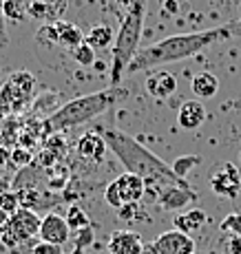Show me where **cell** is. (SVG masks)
Returning a JSON list of instances; mask_svg holds the SVG:
<instances>
[{
  "label": "cell",
  "mask_w": 241,
  "mask_h": 254,
  "mask_svg": "<svg viewBox=\"0 0 241 254\" xmlns=\"http://www.w3.org/2000/svg\"><path fill=\"white\" fill-rule=\"evenodd\" d=\"M100 133H102V137L106 139L109 150L126 168V173H133L144 179V184H146L144 197H149L151 201L157 203L161 190L168 188V186L186 184V179L177 177L168 164H164L155 153H151L146 146H142L140 141L133 139L131 135H126L124 130L100 128Z\"/></svg>",
  "instance_id": "6da1fadb"
},
{
  "label": "cell",
  "mask_w": 241,
  "mask_h": 254,
  "mask_svg": "<svg viewBox=\"0 0 241 254\" xmlns=\"http://www.w3.org/2000/svg\"><path fill=\"white\" fill-rule=\"evenodd\" d=\"M230 38L228 27H215L208 31H195V33H179V36H168L164 40L155 42L151 47H142L137 56L133 58L129 64V73L135 71H151L155 66L170 64V62H179L186 58H193L201 53L204 49L213 47L215 42Z\"/></svg>",
  "instance_id": "7a4b0ae2"
},
{
  "label": "cell",
  "mask_w": 241,
  "mask_h": 254,
  "mask_svg": "<svg viewBox=\"0 0 241 254\" xmlns=\"http://www.w3.org/2000/svg\"><path fill=\"white\" fill-rule=\"evenodd\" d=\"M126 95H129V91L124 86H109L104 91H95V93H86V95H80V97H73L67 104H62L56 113H51L47 117V122L42 124V133L49 137L53 133H60V130L91 122L93 117L106 113L111 106H115Z\"/></svg>",
  "instance_id": "3957f363"
},
{
  "label": "cell",
  "mask_w": 241,
  "mask_h": 254,
  "mask_svg": "<svg viewBox=\"0 0 241 254\" xmlns=\"http://www.w3.org/2000/svg\"><path fill=\"white\" fill-rule=\"evenodd\" d=\"M149 0H133L129 4L124 20L117 29L115 42H113V64H111V86H120L122 75L126 73L133 58L140 51V38L144 29V16Z\"/></svg>",
  "instance_id": "277c9868"
},
{
  "label": "cell",
  "mask_w": 241,
  "mask_h": 254,
  "mask_svg": "<svg viewBox=\"0 0 241 254\" xmlns=\"http://www.w3.org/2000/svg\"><path fill=\"white\" fill-rule=\"evenodd\" d=\"M36 91V77L27 71H16L9 75V80L0 89V97L11 106V111H20L24 104L33 97Z\"/></svg>",
  "instance_id": "5b68a950"
},
{
  "label": "cell",
  "mask_w": 241,
  "mask_h": 254,
  "mask_svg": "<svg viewBox=\"0 0 241 254\" xmlns=\"http://www.w3.org/2000/svg\"><path fill=\"white\" fill-rule=\"evenodd\" d=\"M149 254H195V241L190 234L179 230H166L153 241Z\"/></svg>",
  "instance_id": "8992f818"
},
{
  "label": "cell",
  "mask_w": 241,
  "mask_h": 254,
  "mask_svg": "<svg viewBox=\"0 0 241 254\" xmlns=\"http://www.w3.org/2000/svg\"><path fill=\"white\" fill-rule=\"evenodd\" d=\"M40 36H47L49 40L53 42V45L67 49L69 53L84 42V36L80 33V29H78L76 24L65 22V20H58V22H53V24H47V27H42Z\"/></svg>",
  "instance_id": "52a82bcc"
},
{
  "label": "cell",
  "mask_w": 241,
  "mask_h": 254,
  "mask_svg": "<svg viewBox=\"0 0 241 254\" xmlns=\"http://www.w3.org/2000/svg\"><path fill=\"white\" fill-rule=\"evenodd\" d=\"M40 223H42V219L36 214V210L20 208L18 212H13L9 217L7 228L16 234L18 241L24 243V241H31L36 234H40Z\"/></svg>",
  "instance_id": "ba28073f"
},
{
  "label": "cell",
  "mask_w": 241,
  "mask_h": 254,
  "mask_svg": "<svg viewBox=\"0 0 241 254\" xmlns=\"http://www.w3.org/2000/svg\"><path fill=\"white\" fill-rule=\"evenodd\" d=\"M195 201H197V192L188 184H173L161 190L157 206L164 210H184L186 206H190Z\"/></svg>",
  "instance_id": "9c48e42d"
},
{
  "label": "cell",
  "mask_w": 241,
  "mask_h": 254,
  "mask_svg": "<svg viewBox=\"0 0 241 254\" xmlns=\"http://www.w3.org/2000/svg\"><path fill=\"white\" fill-rule=\"evenodd\" d=\"M106 150H109V146H106V139L102 137L100 130H88V133H84L76 146L78 157L84 159V162H91V164L104 162Z\"/></svg>",
  "instance_id": "30bf717a"
},
{
  "label": "cell",
  "mask_w": 241,
  "mask_h": 254,
  "mask_svg": "<svg viewBox=\"0 0 241 254\" xmlns=\"http://www.w3.org/2000/svg\"><path fill=\"white\" fill-rule=\"evenodd\" d=\"M210 186H213L215 194H219V197L235 199L241 190V175L233 164H224V170H217L210 177Z\"/></svg>",
  "instance_id": "8fae6325"
},
{
  "label": "cell",
  "mask_w": 241,
  "mask_h": 254,
  "mask_svg": "<svg viewBox=\"0 0 241 254\" xmlns=\"http://www.w3.org/2000/svg\"><path fill=\"white\" fill-rule=\"evenodd\" d=\"M69 234H71V228H69L67 219H62L60 214L49 212L47 217L42 219L40 223V241L47 243H56V246H65L69 241Z\"/></svg>",
  "instance_id": "7c38bea8"
},
{
  "label": "cell",
  "mask_w": 241,
  "mask_h": 254,
  "mask_svg": "<svg viewBox=\"0 0 241 254\" xmlns=\"http://www.w3.org/2000/svg\"><path fill=\"white\" fill-rule=\"evenodd\" d=\"M144 86H146V93H149L153 100H168V97L177 91V77L168 71L157 69V71L149 73Z\"/></svg>",
  "instance_id": "4fadbf2b"
},
{
  "label": "cell",
  "mask_w": 241,
  "mask_h": 254,
  "mask_svg": "<svg viewBox=\"0 0 241 254\" xmlns=\"http://www.w3.org/2000/svg\"><path fill=\"white\" fill-rule=\"evenodd\" d=\"M111 254H144L142 237L133 230H115L109 239Z\"/></svg>",
  "instance_id": "5bb4252c"
},
{
  "label": "cell",
  "mask_w": 241,
  "mask_h": 254,
  "mask_svg": "<svg viewBox=\"0 0 241 254\" xmlns=\"http://www.w3.org/2000/svg\"><path fill=\"white\" fill-rule=\"evenodd\" d=\"M113 182H115L117 190H120V197L124 203H137L146 192L144 179L133 175V173H122L120 177H115Z\"/></svg>",
  "instance_id": "9a60e30c"
},
{
  "label": "cell",
  "mask_w": 241,
  "mask_h": 254,
  "mask_svg": "<svg viewBox=\"0 0 241 254\" xmlns=\"http://www.w3.org/2000/svg\"><path fill=\"white\" fill-rule=\"evenodd\" d=\"M204 120H206V109L197 100L184 102V104L179 106V111H177V124L186 130L199 128V126L204 124Z\"/></svg>",
  "instance_id": "2e32d148"
},
{
  "label": "cell",
  "mask_w": 241,
  "mask_h": 254,
  "mask_svg": "<svg viewBox=\"0 0 241 254\" xmlns=\"http://www.w3.org/2000/svg\"><path fill=\"white\" fill-rule=\"evenodd\" d=\"M173 226H175V230L186 232V234H190V237H193V234H197V232L204 230L206 212H204V210H199V208H188V210H184V212L175 214Z\"/></svg>",
  "instance_id": "e0dca14e"
},
{
  "label": "cell",
  "mask_w": 241,
  "mask_h": 254,
  "mask_svg": "<svg viewBox=\"0 0 241 254\" xmlns=\"http://www.w3.org/2000/svg\"><path fill=\"white\" fill-rule=\"evenodd\" d=\"M190 91H193V95L199 97V100L215 97V95H217V91H219L217 75H213V73H208V71L197 73V75L193 77V82H190Z\"/></svg>",
  "instance_id": "ac0fdd59"
},
{
  "label": "cell",
  "mask_w": 241,
  "mask_h": 254,
  "mask_svg": "<svg viewBox=\"0 0 241 254\" xmlns=\"http://www.w3.org/2000/svg\"><path fill=\"white\" fill-rule=\"evenodd\" d=\"M84 42L91 45L93 49H113L115 33H113V29L109 24H95V27H91V31L86 33Z\"/></svg>",
  "instance_id": "d6986e66"
},
{
  "label": "cell",
  "mask_w": 241,
  "mask_h": 254,
  "mask_svg": "<svg viewBox=\"0 0 241 254\" xmlns=\"http://www.w3.org/2000/svg\"><path fill=\"white\" fill-rule=\"evenodd\" d=\"M29 16V0H4V18L20 22Z\"/></svg>",
  "instance_id": "ffe728a7"
},
{
  "label": "cell",
  "mask_w": 241,
  "mask_h": 254,
  "mask_svg": "<svg viewBox=\"0 0 241 254\" xmlns=\"http://www.w3.org/2000/svg\"><path fill=\"white\" fill-rule=\"evenodd\" d=\"M16 192H18V201H20V208L36 210L38 206H40V201H42L40 190L33 188V186H20Z\"/></svg>",
  "instance_id": "44dd1931"
},
{
  "label": "cell",
  "mask_w": 241,
  "mask_h": 254,
  "mask_svg": "<svg viewBox=\"0 0 241 254\" xmlns=\"http://www.w3.org/2000/svg\"><path fill=\"white\" fill-rule=\"evenodd\" d=\"M199 164H201L199 155H186V157H177L170 168H173V173L179 179H186V175L193 173V168H195V166H199Z\"/></svg>",
  "instance_id": "7402d4cb"
},
{
  "label": "cell",
  "mask_w": 241,
  "mask_h": 254,
  "mask_svg": "<svg viewBox=\"0 0 241 254\" xmlns=\"http://www.w3.org/2000/svg\"><path fill=\"white\" fill-rule=\"evenodd\" d=\"M71 58L80 66H91V64H95V49L91 45H86V42H82L80 47H76L71 51Z\"/></svg>",
  "instance_id": "603a6c76"
},
{
  "label": "cell",
  "mask_w": 241,
  "mask_h": 254,
  "mask_svg": "<svg viewBox=\"0 0 241 254\" xmlns=\"http://www.w3.org/2000/svg\"><path fill=\"white\" fill-rule=\"evenodd\" d=\"M65 219H67V223H69L71 230H82V228L88 226V217H86V212L80 206H69Z\"/></svg>",
  "instance_id": "cb8c5ba5"
},
{
  "label": "cell",
  "mask_w": 241,
  "mask_h": 254,
  "mask_svg": "<svg viewBox=\"0 0 241 254\" xmlns=\"http://www.w3.org/2000/svg\"><path fill=\"white\" fill-rule=\"evenodd\" d=\"M221 232L230 234V237H241V214L239 212H230L228 217H224V221L219 223Z\"/></svg>",
  "instance_id": "d4e9b609"
},
{
  "label": "cell",
  "mask_w": 241,
  "mask_h": 254,
  "mask_svg": "<svg viewBox=\"0 0 241 254\" xmlns=\"http://www.w3.org/2000/svg\"><path fill=\"white\" fill-rule=\"evenodd\" d=\"M117 214H120V219H124V221H135V219H144V221H149V217H146V212L142 210L140 201L137 203H124V206L117 210Z\"/></svg>",
  "instance_id": "484cf974"
},
{
  "label": "cell",
  "mask_w": 241,
  "mask_h": 254,
  "mask_svg": "<svg viewBox=\"0 0 241 254\" xmlns=\"http://www.w3.org/2000/svg\"><path fill=\"white\" fill-rule=\"evenodd\" d=\"M33 155L29 148H24V146H16L13 150H9V162L16 164L18 168H27L29 164H31Z\"/></svg>",
  "instance_id": "4316f807"
},
{
  "label": "cell",
  "mask_w": 241,
  "mask_h": 254,
  "mask_svg": "<svg viewBox=\"0 0 241 254\" xmlns=\"http://www.w3.org/2000/svg\"><path fill=\"white\" fill-rule=\"evenodd\" d=\"M0 208L9 214H13V212L20 210V201H18L16 190H4V192H0Z\"/></svg>",
  "instance_id": "83f0119b"
},
{
  "label": "cell",
  "mask_w": 241,
  "mask_h": 254,
  "mask_svg": "<svg viewBox=\"0 0 241 254\" xmlns=\"http://www.w3.org/2000/svg\"><path fill=\"white\" fill-rule=\"evenodd\" d=\"M44 148H47L49 153L56 155V159H60L62 155L67 153V141L62 139V135L53 133V135H49L47 137V141H44Z\"/></svg>",
  "instance_id": "f1b7e54d"
},
{
  "label": "cell",
  "mask_w": 241,
  "mask_h": 254,
  "mask_svg": "<svg viewBox=\"0 0 241 254\" xmlns=\"http://www.w3.org/2000/svg\"><path fill=\"white\" fill-rule=\"evenodd\" d=\"M104 201L109 203V206H111L113 210H120L122 206H124V201H122L120 190H117L115 182H111L109 186H106V190H104Z\"/></svg>",
  "instance_id": "f546056e"
},
{
  "label": "cell",
  "mask_w": 241,
  "mask_h": 254,
  "mask_svg": "<svg viewBox=\"0 0 241 254\" xmlns=\"http://www.w3.org/2000/svg\"><path fill=\"white\" fill-rule=\"evenodd\" d=\"M0 243H2L4 248H9V250H16L18 243H20V241L16 239V234L9 230L7 226H4V228H0Z\"/></svg>",
  "instance_id": "4dcf8cb0"
},
{
  "label": "cell",
  "mask_w": 241,
  "mask_h": 254,
  "mask_svg": "<svg viewBox=\"0 0 241 254\" xmlns=\"http://www.w3.org/2000/svg\"><path fill=\"white\" fill-rule=\"evenodd\" d=\"M31 254H62V246H56V243H47V241H40L33 246Z\"/></svg>",
  "instance_id": "1f68e13d"
},
{
  "label": "cell",
  "mask_w": 241,
  "mask_h": 254,
  "mask_svg": "<svg viewBox=\"0 0 241 254\" xmlns=\"http://www.w3.org/2000/svg\"><path fill=\"white\" fill-rule=\"evenodd\" d=\"M88 243H93V228H91V226H86V228H82V230H78V241H76V246H78V250H82V248H86Z\"/></svg>",
  "instance_id": "d6a6232c"
},
{
  "label": "cell",
  "mask_w": 241,
  "mask_h": 254,
  "mask_svg": "<svg viewBox=\"0 0 241 254\" xmlns=\"http://www.w3.org/2000/svg\"><path fill=\"white\" fill-rule=\"evenodd\" d=\"M228 254H241V237L228 239Z\"/></svg>",
  "instance_id": "836d02e7"
},
{
  "label": "cell",
  "mask_w": 241,
  "mask_h": 254,
  "mask_svg": "<svg viewBox=\"0 0 241 254\" xmlns=\"http://www.w3.org/2000/svg\"><path fill=\"white\" fill-rule=\"evenodd\" d=\"M226 27H228V33H230V38H237V36H241V20L228 22V24H226Z\"/></svg>",
  "instance_id": "e575fe53"
},
{
  "label": "cell",
  "mask_w": 241,
  "mask_h": 254,
  "mask_svg": "<svg viewBox=\"0 0 241 254\" xmlns=\"http://www.w3.org/2000/svg\"><path fill=\"white\" fill-rule=\"evenodd\" d=\"M9 217H11V214H9V212H4V210L0 208V228H4V226H7V223H9Z\"/></svg>",
  "instance_id": "d590c367"
},
{
  "label": "cell",
  "mask_w": 241,
  "mask_h": 254,
  "mask_svg": "<svg viewBox=\"0 0 241 254\" xmlns=\"http://www.w3.org/2000/svg\"><path fill=\"white\" fill-rule=\"evenodd\" d=\"M9 162V150L7 148H0V168Z\"/></svg>",
  "instance_id": "8d00e7d4"
},
{
  "label": "cell",
  "mask_w": 241,
  "mask_h": 254,
  "mask_svg": "<svg viewBox=\"0 0 241 254\" xmlns=\"http://www.w3.org/2000/svg\"><path fill=\"white\" fill-rule=\"evenodd\" d=\"M115 2H117V4H122V7H129L133 0H115Z\"/></svg>",
  "instance_id": "74e56055"
},
{
  "label": "cell",
  "mask_w": 241,
  "mask_h": 254,
  "mask_svg": "<svg viewBox=\"0 0 241 254\" xmlns=\"http://www.w3.org/2000/svg\"><path fill=\"white\" fill-rule=\"evenodd\" d=\"M4 16V0H0V18Z\"/></svg>",
  "instance_id": "f35d334b"
}]
</instances>
